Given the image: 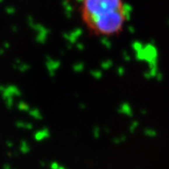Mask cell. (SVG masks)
Returning a JSON list of instances; mask_svg holds the SVG:
<instances>
[{
	"label": "cell",
	"instance_id": "6da1fadb",
	"mask_svg": "<svg viewBox=\"0 0 169 169\" xmlns=\"http://www.w3.org/2000/svg\"><path fill=\"white\" fill-rule=\"evenodd\" d=\"M80 15L89 34L96 37L119 35L129 20L126 0H82Z\"/></svg>",
	"mask_w": 169,
	"mask_h": 169
}]
</instances>
